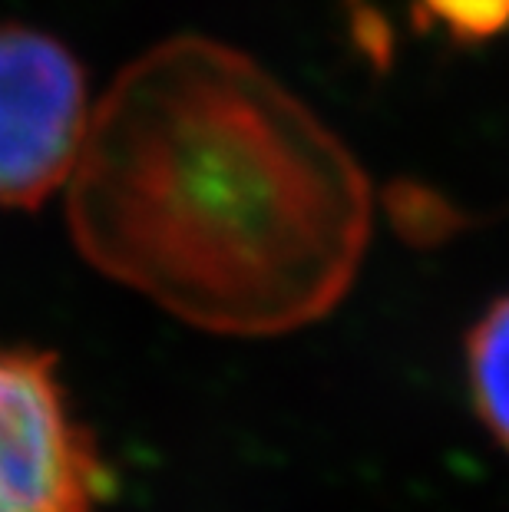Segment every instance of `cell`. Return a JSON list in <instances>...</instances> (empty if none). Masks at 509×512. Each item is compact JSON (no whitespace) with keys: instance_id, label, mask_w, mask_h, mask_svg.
<instances>
[{"instance_id":"cell-6","label":"cell","mask_w":509,"mask_h":512,"mask_svg":"<svg viewBox=\"0 0 509 512\" xmlns=\"http://www.w3.org/2000/svg\"><path fill=\"white\" fill-rule=\"evenodd\" d=\"M420 7L457 43H483L509 27V0H420Z\"/></svg>"},{"instance_id":"cell-5","label":"cell","mask_w":509,"mask_h":512,"mask_svg":"<svg viewBox=\"0 0 509 512\" xmlns=\"http://www.w3.org/2000/svg\"><path fill=\"white\" fill-rule=\"evenodd\" d=\"M384 209L387 219L397 228L400 238H407L410 245H440L447 242L453 232H460V212L437 195L427 185L417 182H394L384 192Z\"/></svg>"},{"instance_id":"cell-4","label":"cell","mask_w":509,"mask_h":512,"mask_svg":"<svg viewBox=\"0 0 509 512\" xmlns=\"http://www.w3.org/2000/svg\"><path fill=\"white\" fill-rule=\"evenodd\" d=\"M467 377L483 427L509 453V298L496 301L470 331Z\"/></svg>"},{"instance_id":"cell-2","label":"cell","mask_w":509,"mask_h":512,"mask_svg":"<svg viewBox=\"0 0 509 512\" xmlns=\"http://www.w3.org/2000/svg\"><path fill=\"white\" fill-rule=\"evenodd\" d=\"M93 100L67 43L0 24V209H37L67 189Z\"/></svg>"},{"instance_id":"cell-3","label":"cell","mask_w":509,"mask_h":512,"mask_svg":"<svg viewBox=\"0 0 509 512\" xmlns=\"http://www.w3.org/2000/svg\"><path fill=\"white\" fill-rule=\"evenodd\" d=\"M106 486L57 357L0 344V512H93Z\"/></svg>"},{"instance_id":"cell-1","label":"cell","mask_w":509,"mask_h":512,"mask_svg":"<svg viewBox=\"0 0 509 512\" xmlns=\"http://www.w3.org/2000/svg\"><path fill=\"white\" fill-rule=\"evenodd\" d=\"M371 212L341 136L252 57L199 34L123 67L67 182L83 261L222 337H278L331 314Z\"/></svg>"}]
</instances>
